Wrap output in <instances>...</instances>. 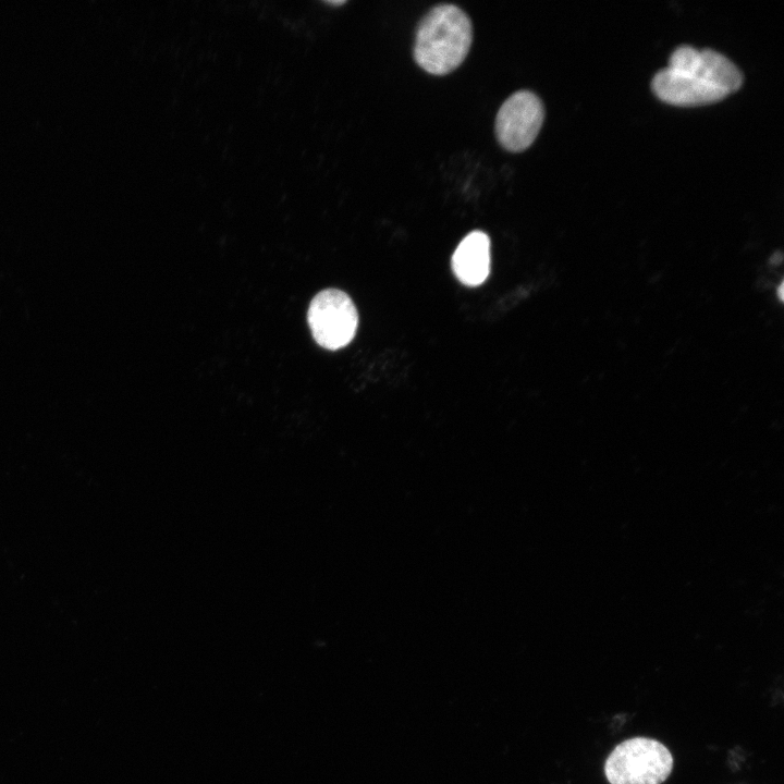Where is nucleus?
<instances>
[{
    "label": "nucleus",
    "instance_id": "nucleus-1",
    "mask_svg": "<svg viewBox=\"0 0 784 784\" xmlns=\"http://www.w3.org/2000/svg\"><path fill=\"white\" fill-rule=\"evenodd\" d=\"M471 40L469 16L455 4H438L418 23L414 59L426 72L444 75L465 60Z\"/></svg>",
    "mask_w": 784,
    "mask_h": 784
},
{
    "label": "nucleus",
    "instance_id": "nucleus-2",
    "mask_svg": "<svg viewBox=\"0 0 784 784\" xmlns=\"http://www.w3.org/2000/svg\"><path fill=\"white\" fill-rule=\"evenodd\" d=\"M673 757L659 740L634 737L618 744L604 763L610 784H662L671 774Z\"/></svg>",
    "mask_w": 784,
    "mask_h": 784
},
{
    "label": "nucleus",
    "instance_id": "nucleus-3",
    "mask_svg": "<svg viewBox=\"0 0 784 784\" xmlns=\"http://www.w3.org/2000/svg\"><path fill=\"white\" fill-rule=\"evenodd\" d=\"M307 320L315 341L332 351L346 346L354 339L358 326L353 301L336 289L323 290L313 298Z\"/></svg>",
    "mask_w": 784,
    "mask_h": 784
},
{
    "label": "nucleus",
    "instance_id": "nucleus-4",
    "mask_svg": "<svg viewBox=\"0 0 784 784\" xmlns=\"http://www.w3.org/2000/svg\"><path fill=\"white\" fill-rule=\"evenodd\" d=\"M544 119L541 99L527 89L512 94L495 118V135L501 146L513 152L528 148L536 139Z\"/></svg>",
    "mask_w": 784,
    "mask_h": 784
},
{
    "label": "nucleus",
    "instance_id": "nucleus-5",
    "mask_svg": "<svg viewBox=\"0 0 784 784\" xmlns=\"http://www.w3.org/2000/svg\"><path fill=\"white\" fill-rule=\"evenodd\" d=\"M667 66L698 76L727 94L738 89L743 82V74L737 65L710 48L698 49L681 45L671 53Z\"/></svg>",
    "mask_w": 784,
    "mask_h": 784
},
{
    "label": "nucleus",
    "instance_id": "nucleus-6",
    "mask_svg": "<svg viewBox=\"0 0 784 784\" xmlns=\"http://www.w3.org/2000/svg\"><path fill=\"white\" fill-rule=\"evenodd\" d=\"M652 90L662 100L674 105L706 103L728 95L710 82L669 66L654 74Z\"/></svg>",
    "mask_w": 784,
    "mask_h": 784
},
{
    "label": "nucleus",
    "instance_id": "nucleus-7",
    "mask_svg": "<svg viewBox=\"0 0 784 784\" xmlns=\"http://www.w3.org/2000/svg\"><path fill=\"white\" fill-rule=\"evenodd\" d=\"M456 278L465 285L476 286L485 282L490 272V238L481 231L467 234L452 256Z\"/></svg>",
    "mask_w": 784,
    "mask_h": 784
}]
</instances>
